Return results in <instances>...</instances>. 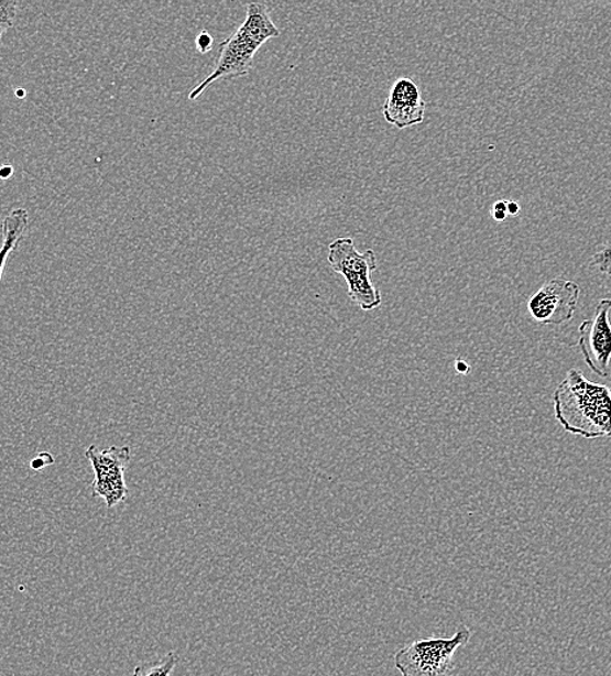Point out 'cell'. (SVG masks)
<instances>
[{
    "label": "cell",
    "mask_w": 611,
    "mask_h": 676,
    "mask_svg": "<svg viewBox=\"0 0 611 676\" xmlns=\"http://www.w3.org/2000/svg\"><path fill=\"white\" fill-rule=\"evenodd\" d=\"M580 287L566 279H552L528 301V312L544 326H559L571 321L579 304Z\"/></svg>",
    "instance_id": "8992f818"
},
{
    "label": "cell",
    "mask_w": 611,
    "mask_h": 676,
    "mask_svg": "<svg viewBox=\"0 0 611 676\" xmlns=\"http://www.w3.org/2000/svg\"><path fill=\"white\" fill-rule=\"evenodd\" d=\"M85 457L90 460L96 475L90 486L91 494L103 499L109 510L118 506L129 494L126 470L132 459L131 447L99 449L97 445H90L85 451Z\"/></svg>",
    "instance_id": "5b68a950"
},
{
    "label": "cell",
    "mask_w": 611,
    "mask_h": 676,
    "mask_svg": "<svg viewBox=\"0 0 611 676\" xmlns=\"http://www.w3.org/2000/svg\"><path fill=\"white\" fill-rule=\"evenodd\" d=\"M280 29L273 23L269 7L263 3L248 4L247 19L237 31L219 46L220 56L212 74L193 89L189 99L203 92L218 80H233L247 76L253 67L254 56L265 42L277 39Z\"/></svg>",
    "instance_id": "7a4b0ae2"
},
{
    "label": "cell",
    "mask_w": 611,
    "mask_h": 676,
    "mask_svg": "<svg viewBox=\"0 0 611 676\" xmlns=\"http://www.w3.org/2000/svg\"><path fill=\"white\" fill-rule=\"evenodd\" d=\"M330 268L345 279L349 298L364 313L377 310L383 302L372 284L371 273L378 270V257L372 249L359 253L350 237L336 239L328 248Z\"/></svg>",
    "instance_id": "3957f363"
},
{
    "label": "cell",
    "mask_w": 611,
    "mask_h": 676,
    "mask_svg": "<svg viewBox=\"0 0 611 676\" xmlns=\"http://www.w3.org/2000/svg\"><path fill=\"white\" fill-rule=\"evenodd\" d=\"M493 211H502L508 212V203L506 200H499L493 205Z\"/></svg>",
    "instance_id": "e0dca14e"
},
{
    "label": "cell",
    "mask_w": 611,
    "mask_h": 676,
    "mask_svg": "<svg viewBox=\"0 0 611 676\" xmlns=\"http://www.w3.org/2000/svg\"><path fill=\"white\" fill-rule=\"evenodd\" d=\"M53 464H54V457L50 455V453L43 451V453H40V455L32 460L31 467L34 471H40L42 469H45L46 466H50Z\"/></svg>",
    "instance_id": "4fadbf2b"
},
{
    "label": "cell",
    "mask_w": 611,
    "mask_h": 676,
    "mask_svg": "<svg viewBox=\"0 0 611 676\" xmlns=\"http://www.w3.org/2000/svg\"><path fill=\"white\" fill-rule=\"evenodd\" d=\"M611 299L603 298L596 306L592 319L579 327V349L586 364L596 375L608 379L611 375V325L609 314Z\"/></svg>",
    "instance_id": "52a82bcc"
},
{
    "label": "cell",
    "mask_w": 611,
    "mask_h": 676,
    "mask_svg": "<svg viewBox=\"0 0 611 676\" xmlns=\"http://www.w3.org/2000/svg\"><path fill=\"white\" fill-rule=\"evenodd\" d=\"M520 212H521L520 204L514 203V200H510V203H508V215H512V217H516V215Z\"/></svg>",
    "instance_id": "2e32d148"
},
{
    "label": "cell",
    "mask_w": 611,
    "mask_h": 676,
    "mask_svg": "<svg viewBox=\"0 0 611 676\" xmlns=\"http://www.w3.org/2000/svg\"><path fill=\"white\" fill-rule=\"evenodd\" d=\"M13 167L12 165L6 164L0 167V179H9L13 176Z\"/></svg>",
    "instance_id": "9a60e30c"
},
{
    "label": "cell",
    "mask_w": 611,
    "mask_h": 676,
    "mask_svg": "<svg viewBox=\"0 0 611 676\" xmlns=\"http://www.w3.org/2000/svg\"><path fill=\"white\" fill-rule=\"evenodd\" d=\"M457 370H458L459 372L467 373V372H469L470 367H469V366H467V363H466V362L458 361V362H457Z\"/></svg>",
    "instance_id": "d6986e66"
},
{
    "label": "cell",
    "mask_w": 611,
    "mask_h": 676,
    "mask_svg": "<svg viewBox=\"0 0 611 676\" xmlns=\"http://www.w3.org/2000/svg\"><path fill=\"white\" fill-rule=\"evenodd\" d=\"M29 214L25 208H14L3 220V244L0 249V282H2L7 258L14 249L26 232L29 227Z\"/></svg>",
    "instance_id": "9c48e42d"
},
{
    "label": "cell",
    "mask_w": 611,
    "mask_h": 676,
    "mask_svg": "<svg viewBox=\"0 0 611 676\" xmlns=\"http://www.w3.org/2000/svg\"><path fill=\"white\" fill-rule=\"evenodd\" d=\"M471 631L461 628L449 639H422L395 653L394 665L402 676H450L456 652L470 642Z\"/></svg>",
    "instance_id": "277c9868"
},
{
    "label": "cell",
    "mask_w": 611,
    "mask_h": 676,
    "mask_svg": "<svg viewBox=\"0 0 611 676\" xmlns=\"http://www.w3.org/2000/svg\"><path fill=\"white\" fill-rule=\"evenodd\" d=\"M25 95H26V92H25L24 89H18L17 90V97L18 98H25Z\"/></svg>",
    "instance_id": "ffe728a7"
},
{
    "label": "cell",
    "mask_w": 611,
    "mask_h": 676,
    "mask_svg": "<svg viewBox=\"0 0 611 676\" xmlns=\"http://www.w3.org/2000/svg\"><path fill=\"white\" fill-rule=\"evenodd\" d=\"M593 268L598 269L601 273L611 276V243L605 249L594 254L592 259Z\"/></svg>",
    "instance_id": "7c38bea8"
},
{
    "label": "cell",
    "mask_w": 611,
    "mask_h": 676,
    "mask_svg": "<svg viewBox=\"0 0 611 676\" xmlns=\"http://www.w3.org/2000/svg\"><path fill=\"white\" fill-rule=\"evenodd\" d=\"M427 103L422 98L419 86L408 77L393 84L390 97L383 106L384 119L399 129L422 124Z\"/></svg>",
    "instance_id": "ba28073f"
},
{
    "label": "cell",
    "mask_w": 611,
    "mask_h": 676,
    "mask_svg": "<svg viewBox=\"0 0 611 676\" xmlns=\"http://www.w3.org/2000/svg\"><path fill=\"white\" fill-rule=\"evenodd\" d=\"M177 663L178 657L176 654L170 652L161 659L151 661V663L137 666L132 676H171Z\"/></svg>",
    "instance_id": "30bf717a"
},
{
    "label": "cell",
    "mask_w": 611,
    "mask_h": 676,
    "mask_svg": "<svg viewBox=\"0 0 611 676\" xmlns=\"http://www.w3.org/2000/svg\"><path fill=\"white\" fill-rule=\"evenodd\" d=\"M17 14V0H0V47H2L3 35L13 26Z\"/></svg>",
    "instance_id": "8fae6325"
},
{
    "label": "cell",
    "mask_w": 611,
    "mask_h": 676,
    "mask_svg": "<svg viewBox=\"0 0 611 676\" xmlns=\"http://www.w3.org/2000/svg\"><path fill=\"white\" fill-rule=\"evenodd\" d=\"M492 217L495 221H505L508 218V212H502V211H492Z\"/></svg>",
    "instance_id": "ac0fdd59"
},
{
    "label": "cell",
    "mask_w": 611,
    "mask_h": 676,
    "mask_svg": "<svg viewBox=\"0 0 611 676\" xmlns=\"http://www.w3.org/2000/svg\"><path fill=\"white\" fill-rule=\"evenodd\" d=\"M212 35L206 31L200 32L198 34V37L196 40V45H197V50L199 53L206 54L208 52H210L211 47H212Z\"/></svg>",
    "instance_id": "5bb4252c"
},
{
    "label": "cell",
    "mask_w": 611,
    "mask_h": 676,
    "mask_svg": "<svg viewBox=\"0 0 611 676\" xmlns=\"http://www.w3.org/2000/svg\"><path fill=\"white\" fill-rule=\"evenodd\" d=\"M556 419L567 434L611 437V390L592 383L577 369L567 371L553 394Z\"/></svg>",
    "instance_id": "6da1fadb"
}]
</instances>
